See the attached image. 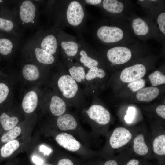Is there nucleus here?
<instances>
[{"label": "nucleus", "instance_id": "obj_1", "mask_svg": "<svg viewBox=\"0 0 165 165\" xmlns=\"http://www.w3.org/2000/svg\"><path fill=\"white\" fill-rule=\"evenodd\" d=\"M57 94L68 104L79 105L85 103L87 97L83 89L63 70L57 77L56 82Z\"/></svg>", "mask_w": 165, "mask_h": 165}, {"label": "nucleus", "instance_id": "obj_2", "mask_svg": "<svg viewBox=\"0 0 165 165\" xmlns=\"http://www.w3.org/2000/svg\"><path fill=\"white\" fill-rule=\"evenodd\" d=\"M14 7L22 30H37L39 26V6L35 0H16Z\"/></svg>", "mask_w": 165, "mask_h": 165}, {"label": "nucleus", "instance_id": "obj_3", "mask_svg": "<svg viewBox=\"0 0 165 165\" xmlns=\"http://www.w3.org/2000/svg\"><path fill=\"white\" fill-rule=\"evenodd\" d=\"M57 30L44 29L40 27L31 38L41 49L56 57L58 52L59 42Z\"/></svg>", "mask_w": 165, "mask_h": 165}, {"label": "nucleus", "instance_id": "obj_4", "mask_svg": "<svg viewBox=\"0 0 165 165\" xmlns=\"http://www.w3.org/2000/svg\"><path fill=\"white\" fill-rule=\"evenodd\" d=\"M14 7L10 6L0 10V32L17 36L22 35Z\"/></svg>", "mask_w": 165, "mask_h": 165}, {"label": "nucleus", "instance_id": "obj_5", "mask_svg": "<svg viewBox=\"0 0 165 165\" xmlns=\"http://www.w3.org/2000/svg\"><path fill=\"white\" fill-rule=\"evenodd\" d=\"M21 51L35 59L38 63L45 66L52 65L56 61V57L50 54L40 48L31 38L22 47Z\"/></svg>", "mask_w": 165, "mask_h": 165}, {"label": "nucleus", "instance_id": "obj_6", "mask_svg": "<svg viewBox=\"0 0 165 165\" xmlns=\"http://www.w3.org/2000/svg\"><path fill=\"white\" fill-rule=\"evenodd\" d=\"M105 76V71L99 66L93 67L87 71L83 90L87 98L95 97L99 87V82Z\"/></svg>", "mask_w": 165, "mask_h": 165}, {"label": "nucleus", "instance_id": "obj_7", "mask_svg": "<svg viewBox=\"0 0 165 165\" xmlns=\"http://www.w3.org/2000/svg\"><path fill=\"white\" fill-rule=\"evenodd\" d=\"M22 37L0 32V56L6 58L20 48Z\"/></svg>", "mask_w": 165, "mask_h": 165}, {"label": "nucleus", "instance_id": "obj_8", "mask_svg": "<svg viewBox=\"0 0 165 165\" xmlns=\"http://www.w3.org/2000/svg\"><path fill=\"white\" fill-rule=\"evenodd\" d=\"M97 34L98 38L105 43L118 42L122 39L124 35L123 30L120 28L105 25L98 29Z\"/></svg>", "mask_w": 165, "mask_h": 165}, {"label": "nucleus", "instance_id": "obj_9", "mask_svg": "<svg viewBox=\"0 0 165 165\" xmlns=\"http://www.w3.org/2000/svg\"><path fill=\"white\" fill-rule=\"evenodd\" d=\"M85 12L80 3L73 1L68 4L66 12V19L71 25L77 26L82 22L84 18Z\"/></svg>", "mask_w": 165, "mask_h": 165}, {"label": "nucleus", "instance_id": "obj_10", "mask_svg": "<svg viewBox=\"0 0 165 165\" xmlns=\"http://www.w3.org/2000/svg\"><path fill=\"white\" fill-rule=\"evenodd\" d=\"M108 61L112 64H121L129 61L132 55L130 50L127 47L116 46L109 49L107 52Z\"/></svg>", "mask_w": 165, "mask_h": 165}, {"label": "nucleus", "instance_id": "obj_11", "mask_svg": "<svg viewBox=\"0 0 165 165\" xmlns=\"http://www.w3.org/2000/svg\"><path fill=\"white\" fill-rule=\"evenodd\" d=\"M85 113L90 119L100 124H107L110 120L109 111L99 104H92L85 111Z\"/></svg>", "mask_w": 165, "mask_h": 165}, {"label": "nucleus", "instance_id": "obj_12", "mask_svg": "<svg viewBox=\"0 0 165 165\" xmlns=\"http://www.w3.org/2000/svg\"><path fill=\"white\" fill-rule=\"evenodd\" d=\"M67 71L69 75L83 89L85 86L86 75L87 70L78 62L64 59Z\"/></svg>", "mask_w": 165, "mask_h": 165}, {"label": "nucleus", "instance_id": "obj_13", "mask_svg": "<svg viewBox=\"0 0 165 165\" xmlns=\"http://www.w3.org/2000/svg\"><path fill=\"white\" fill-rule=\"evenodd\" d=\"M146 72L142 64H138L125 68L121 72L120 78L123 82L129 83L142 78Z\"/></svg>", "mask_w": 165, "mask_h": 165}, {"label": "nucleus", "instance_id": "obj_14", "mask_svg": "<svg viewBox=\"0 0 165 165\" xmlns=\"http://www.w3.org/2000/svg\"><path fill=\"white\" fill-rule=\"evenodd\" d=\"M132 135L130 132L123 127L116 128L109 139L111 146L113 148L121 147L127 144L131 139Z\"/></svg>", "mask_w": 165, "mask_h": 165}, {"label": "nucleus", "instance_id": "obj_15", "mask_svg": "<svg viewBox=\"0 0 165 165\" xmlns=\"http://www.w3.org/2000/svg\"><path fill=\"white\" fill-rule=\"evenodd\" d=\"M55 140L61 146L68 151L75 152L79 149L81 144L71 135L63 133L56 136Z\"/></svg>", "mask_w": 165, "mask_h": 165}, {"label": "nucleus", "instance_id": "obj_16", "mask_svg": "<svg viewBox=\"0 0 165 165\" xmlns=\"http://www.w3.org/2000/svg\"><path fill=\"white\" fill-rule=\"evenodd\" d=\"M75 60L87 70L99 66V62L94 55L83 49L79 50Z\"/></svg>", "mask_w": 165, "mask_h": 165}, {"label": "nucleus", "instance_id": "obj_17", "mask_svg": "<svg viewBox=\"0 0 165 165\" xmlns=\"http://www.w3.org/2000/svg\"><path fill=\"white\" fill-rule=\"evenodd\" d=\"M67 104H68L58 95L54 94L50 98V111L53 115L59 116L65 113Z\"/></svg>", "mask_w": 165, "mask_h": 165}, {"label": "nucleus", "instance_id": "obj_18", "mask_svg": "<svg viewBox=\"0 0 165 165\" xmlns=\"http://www.w3.org/2000/svg\"><path fill=\"white\" fill-rule=\"evenodd\" d=\"M62 50L64 59L73 61L75 59L79 51L78 44L73 41H58Z\"/></svg>", "mask_w": 165, "mask_h": 165}, {"label": "nucleus", "instance_id": "obj_19", "mask_svg": "<svg viewBox=\"0 0 165 165\" xmlns=\"http://www.w3.org/2000/svg\"><path fill=\"white\" fill-rule=\"evenodd\" d=\"M57 124L61 130L65 131L75 129L77 124L76 119L72 115L64 113L58 117Z\"/></svg>", "mask_w": 165, "mask_h": 165}, {"label": "nucleus", "instance_id": "obj_20", "mask_svg": "<svg viewBox=\"0 0 165 165\" xmlns=\"http://www.w3.org/2000/svg\"><path fill=\"white\" fill-rule=\"evenodd\" d=\"M159 90L154 86L143 88L138 91L136 97L141 101L149 102L155 99L159 95Z\"/></svg>", "mask_w": 165, "mask_h": 165}, {"label": "nucleus", "instance_id": "obj_21", "mask_svg": "<svg viewBox=\"0 0 165 165\" xmlns=\"http://www.w3.org/2000/svg\"><path fill=\"white\" fill-rule=\"evenodd\" d=\"M38 102L36 93L31 91L27 93L24 97L22 103V108L26 113L32 112L36 108Z\"/></svg>", "mask_w": 165, "mask_h": 165}, {"label": "nucleus", "instance_id": "obj_22", "mask_svg": "<svg viewBox=\"0 0 165 165\" xmlns=\"http://www.w3.org/2000/svg\"><path fill=\"white\" fill-rule=\"evenodd\" d=\"M22 73L24 77L30 81H35L40 77V73L38 67L33 64H27L23 67Z\"/></svg>", "mask_w": 165, "mask_h": 165}, {"label": "nucleus", "instance_id": "obj_23", "mask_svg": "<svg viewBox=\"0 0 165 165\" xmlns=\"http://www.w3.org/2000/svg\"><path fill=\"white\" fill-rule=\"evenodd\" d=\"M102 6L105 10L113 14L121 13L124 7L122 2L116 0H104Z\"/></svg>", "mask_w": 165, "mask_h": 165}, {"label": "nucleus", "instance_id": "obj_24", "mask_svg": "<svg viewBox=\"0 0 165 165\" xmlns=\"http://www.w3.org/2000/svg\"><path fill=\"white\" fill-rule=\"evenodd\" d=\"M132 27L135 34L138 35H144L148 33L149 27L146 22L140 18L133 20Z\"/></svg>", "mask_w": 165, "mask_h": 165}, {"label": "nucleus", "instance_id": "obj_25", "mask_svg": "<svg viewBox=\"0 0 165 165\" xmlns=\"http://www.w3.org/2000/svg\"><path fill=\"white\" fill-rule=\"evenodd\" d=\"M133 149L137 154L144 155L147 153L148 148L144 141L143 134H140L136 136L134 139Z\"/></svg>", "mask_w": 165, "mask_h": 165}, {"label": "nucleus", "instance_id": "obj_26", "mask_svg": "<svg viewBox=\"0 0 165 165\" xmlns=\"http://www.w3.org/2000/svg\"><path fill=\"white\" fill-rule=\"evenodd\" d=\"M18 122L17 117H10L5 112H2L0 116V123L6 130H8L15 127Z\"/></svg>", "mask_w": 165, "mask_h": 165}, {"label": "nucleus", "instance_id": "obj_27", "mask_svg": "<svg viewBox=\"0 0 165 165\" xmlns=\"http://www.w3.org/2000/svg\"><path fill=\"white\" fill-rule=\"evenodd\" d=\"M20 144L16 140L7 142L0 149L1 155L3 158L11 156L19 148Z\"/></svg>", "mask_w": 165, "mask_h": 165}, {"label": "nucleus", "instance_id": "obj_28", "mask_svg": "<svg viewBox=\"0 0 165 165\" xmlns=\"http://www.w3.org/2000/svg\"><path fill=\"white\" fill-rule=\"evenodd\" d=\"M153 151L156 154L163 155L165 154V135H159L156 137L153 142Z\"/></svg>", "mask_w": 165, "mask_h": 165}, {"label": "nucleus", "instance_id": "obj_29", "mask_svg": "<svg viewBox=\"0 0 165 165\" xmlns=\"http://www.w3.org/2000/svg\"><path fill=\"white\" fill-rule=\"evenodd\" d=\"M21 128L18 126L15 127L4 134L1 138V141L7 143L13 140L20 134Z\"/></svg>", "mask_w": 165, "mask_h": 165}, {"label": "nucleus", "instance_id": "obj_30", "mask_svg": "<svg viewBox=\"0 0 165 165\" xmlns=\"http://www.w3.org/2000/svg\"><path fill=\"white\" fill-rule=\"evenodd\" d=\"M148 78L152 85L154 87L165 83V76L159 71H155L150 74Z\"/></svg>", "mask_w": 165, "mask_h": 165}, {"label": "nucleus", "instance_id": "obj_31", "mask_svg": "<svg viewBox=\"0 0 165 165\" xmlns=\"http://www.w3.org/2000/svg\"><path fill=\"white\" fill-rule=\"evenodd\" d=\"M145 85V80L141 78L129 83L127 86L133 92H136L143 88Z\"/></svg>", "mask_w": 165, "mask_h": 165}, {"label": "nucleus", "instance_id": "obj_32", "mask_svg": "<svg viewBox=\"0 0 165 165\" xmlns=\"http://www.w3.org/2000/svg\"><path fill=\"white\" fill-rule=\"evenodd\" d=\"M9 93V88L7 84L4 82H0V104L7 99Z\"/></svg>", "mask_w": 165, "mask_h": 165}, {"label": "nucleus", "instance_id": "obj_33", "mask_svg": "<svg viewBox=\"0 0 165 165\" xmlns=\"http://www.w3.org/2000/svg\"><path fill=\"white\" fill-rule=\"evenodd\" d=\"M125 116L124 120L128 123H131L133 121L135 115V109L133 107H129Z\"/></svg>", "mask_w": 165, "mask_h": 165}, {"label": "nucleus", "instance_id": "obj_34", "mask_svg": "<svg viewBox=\"0 0 165 165\" xmlns=\"http://www.w3.org/2000/svg\"><path fill=\"white\" fill-rule=\"evenodd\" d=\"M157 22L159 28L161 31L164 35L165 34V13H161L158 16Z\"/></svg>", "mask_w": 165, "mask_h": 165}, {"label": "nucleus", "instance_id": "obj_35", "mask_svg": "<svg viewBox=\"0 0 165 165\" xmlns=\"http://www.w3.org/2000/svg\"><path fill=\"white\" fill-rule=\"evenodd\" d=\"M156 112L157 114L163 119H165V106L161 105L158 106L156 108Z\"/></svg>", "mask_w": 165, "mask_h": 165}, {"label": "nucleus", "instance_id": "obj_36", "mask_svg": "<svg viewBox=\"0 0 165 165\" xmlns=\"http://www.w3.org/2000/svg\"><path fill=\"white\" fill-rule=\"evenodd\" d=\"M40 151L44 153V155H49L52 152V149L44 145H41L39 148Z\"/></svg>", "mask_w": 165, "mask_h": 165}, {"label": "nucleus", "instance_id": "obj_37", "mask_svg": "<svg viewBox=\"0 0 165 165\" xmlns=\"http://www.w3.org/2000/svg\"><path fill=\"white\" fill-rule=\"evenodd\" d=\"M57 165H74L72 161L70 160L64 158L60 160L58 162Z\"/></svg>", "mask_w": 165, "mask_h": 165}, {"label": "nucleus", "instance_id": "obj_38", "mask_svg": "<svg viewBox=\"0 0 165 165\" xmlns=\"http://www.w3.org/2000/svg\"><path fill=\"white\" fill-rule=\"evenodd\" d=\"M32 159L33 162L37 165L42 164L44 162L43 160L37 156H33Z\"/></svg>", "mask_w": 165, "mask_h": 165}, {"label": "nucleus", "instance_id": "obj_39", "mask_svg": "<svg viewBox=\"0 0 165 165\" xmlns=\"http://www.w3.org/2000/svg\"><path fill=\"white\" fill-rule=\"evenodd\" d=\"M101 0H85V2L87 4L91 5H97L100 4L101 2Z\"/></svg>", "mask_w": 165, "mask_h": 165}, {"label": "nucleus", "instance_id": "obj_40", "mask_svg": "<svg viewBox=\"0 0 165 165\" xmlns=\"http://www.w3.org/2000/svg\"><path fill=\"white\" fill-rule=\"evenodd\" d=\"M139 161L137 160L134 159L130 161L127 165H139Z\"/></svg>", "mask_w": 165, "mask_h": 165}, {"label": "nucleus", "instance_id": "obj_41", "mask_svg": "<svg viewBox=\"0 0 165 165\" xmlns=\"http://www.w3.org/2000/svg\"><path fill=\"white\" fill-rule=\"evenodd\" d=\"M104 165H118V164L115 160H110L106 162Z\"/></svg>", "mask_w": 165, "mask_h": 165}, {"label": "nucleus", "instance_id": "obj_42", "mask_svg": "<svg viewBox=\"0 0 165 165\" xmlns=\"http://www.w3.org/2000/svg\"><path fill=\"white\" fill-rule=\"evenodd\" d=\"M40 165H53L51 164H50V163H46L42 164Z\"/></svg>", "mask_w": 165, "mask_h": 165}, {"label": "nucleus", "instance_id": "obj_43", "mask_svg": "<svg viewBox=\"0 0 165 165\" xmlns=\"http://www.w3.org/2000/svg\"><path fill=\"white\" fill-rule=\"evenodd\" d=\"M1 9H2V7H1V6L0 4V10H1Z\"/></svg>", "mask_w": 165, "mask_h": 165}, {"label": "nucleus", "instance_id": "obj_44", "mask_svg": "<svg viewBox=\"0 0 165 165\" xmlns=\"http://www.w3.org/2000/svg\"><path fill=\"white\" fill-rule=\"evenodd\" d=\"M1 60L0 57V60Z\"/></svg>", "mask_w": 165, "mask_h": 165}]
</instances>
